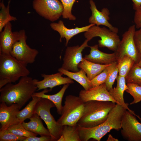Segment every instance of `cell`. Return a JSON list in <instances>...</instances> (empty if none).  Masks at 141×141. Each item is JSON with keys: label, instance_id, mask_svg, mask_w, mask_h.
I'll use <instances>...</instances> for the list:
<instances>
[{"label": "cell", "instance_id": "8992f818", "mask_svg": "<svg viewBox=\"0 0 141 141\" xmlns=\"http://www.w3.org/2000/svg\"><path fill=\"white\" fill-rule=\"evenodd\" d=\"M55 107L50 100L41 98L35 107L34 113L38 115L45 123L52 141H57L61 135L63 126H60L51 114L50 109Z\"/></svg>", "mask_w": 141, "mask_h": 141}, {"label": "cell", "instance_id": "e0dca14e", "mask_svg": "<svg viewBox=\"0 0 141 141\" xmlns=\"http://www.w3.org/2000/svg\"><path fill=\"white\" fill-rule=\"evenodd\" d=\"M63 74L60 72L56 73L47 75L45 74H41L43 78L42 80L39 81L38 80L36 82L37 87V90L49 88L51 90L56 86L66 84H72L74 82L72 79L68 77H63L62 76Z\"/></svg>", "mask_w": 141, "mask_h": 141}, {"label": "cell", "instance_id": "30bf717a", "mask_svg": "<svg viewBox=\"0 0 141 141\" xmlns=\"http://www.w3.org/2000/svg\"><path fill=\"white\" fill-rule=\"evenodd\" d=\"M20 36L13 44L10 55L18 61L26 64L34 62L39 51L31 48L26 42L27 37L24 30L20 31Z\"/></svg>", "mask_w": 141, "mask_h": 141}, {"label": "cell", "instance_id": "4316f807", "mask_svg": "<svg viewBox=\"0 0 141 141\" xmlns=\"http://www.w3.org/2000/svg\"><path fill=\"white\" fill-rule=\"evenodd\" d=\"M10 2V1H8L7 6H5L4 4V0H2L0 2V32L2 31L3 28L8 22L17 20L15 17L11 16L10 14L9 8Z\"/></svg>", "mask_w": 141, "mask_h": 141}, {"label": "cell", "instance_id": "277c9868", "mask_svg": "<svg viewBox=\"0 0 141 141\" xmlns=\"http://www.w3.org/2000/svg\"><path fill=\"white\" fill-rule=\"evenodd\" d=\"M27 64L11 55L0 54V89L7 84L15 83L20 78L30 73Z\"/></svg>", "mask_w": 141, "mask_h": 141}, {"label": "cell", "instance_id": "4fadbf2b", "mask_svg": "<svg viewBox=\"0 0 141 141\" xmlns=\"http://www.w3.org/2000/svg\"><path fill=\"white\" fill-rule=\"evenodd\" d=\"M79 96L84 102L90 101H109L117 103L107 90L105 83L87 90H81Z\"/></svg>", "mask_w": 141, "mask_h": 141}, {"label": "cell", "instance_id": "5b68a950", "mask_svg": "<svg viewBox=\"0 0 141 141\" xmlns=\"http://www.w3.org/2000/svg\"><path fill=\"white\" fill-rule=\"evenodd\" d=\"M85 102L79 96L69 95L65 97L61 116L57 121V124L63 126H75L81 117Z\"/></svg>", "mask_w": 141, "mask_h": 141}, {"label": "cell", "instance_id": "f35d334b", "mask_svg": "<svg viewBox=\"0 0 141 141\" xmlns=\"http://www.w3.org/2000/svg\"><path fill=\"white\" fill-rule=\"evenodd\" d=\"M133 9L136 10L141 6V0H132Z\"/></svg>", "mask_w": 141, "mask_h": 141}, {"label": "cell", "instance_id": "3957f363", "mask_svg": "<svg viewBox=\"0 0 141 141\" xmlns=\"http://www.w3.org/2000/svg\"><path fill=\"white\" fill-rule=\"evenodd\" d=\"M115 105V103L109 101H90L85 102L84 111L77 125L90 128L103 123Z\"/></svg>", "mask_w": 141, "mask_h": 141}, {"label": "cell", "instance_id": "7a4b0ae2", "mask_svg": "<svg viewBox=\"0 0 141 141\" xmlns=\"http://www.w3.org/2000/svg\"><path fill=\"white\" fill-rule=\"evenodd\" d=\"M126 110L122 106L116 103L109 112L106 120L103 123L90 128L78 126L81 141H87L91 139L100 141L111 130L119 131L121 128L122 119Z\"/></svg>", "mask_w": 141, "mask_h": 141}, {"label": "cell", "instance_id": "44dd1931", "mask_svg": "<svg viewBox=\"0 0 141 141\" xmlns=\"http://www.w3.org/2000/svg\"><path fill=\"white\" fill-rule=\"evenodd\" d=\"M69 85V84H64L58 92L54 95H48L45 94V93L48 92L49 91V90L46 89L41 92H34L32 96H37L42 98H46L50 100L55 105L58 114L61 115L63 108V106L62 105L63 97Z\"/></svg>", "mask_w": 141, "mask_h": 141}, {"label": "cell", "instance_id": "d6986e66", "mask_svg": "<svg viewBox=\"0 0 141 141\" xmlns=\"http://www.w3.org/2000/svg\"><path fill=\"white\" fill-rule=\"evenodd\" d=\"M98 46L97 44L90 46V53L84 58L91 62L101 64H109L116 61L115 52L111 54L104 52L98 49Z\"/></svg>", "mask_w": 141, "mask_h": 141}, {"label": "cell", "instance_id": "f1b7e54d", "mask_svg": "<svg viewBox=\"0 0 141 141\" xmlns=\"http://www.w3.org/2000/svg\"><path fill=\"white\" fill-rule=\"evenodd\" d=\"M116 63L117 61H115L111 64L91 80L90 82L91 87H96L105 83L110 72Z\"/></svg>", "mask_w": 141, "mask_h": 141}, {"label": "cell", "instance_id": "f546056e", "mask_svg": "<svg viewBox=\"0 0 141 141\" xmlns=\"http://www.w3.org/2000/svg\"><path fill=\"white\" fill-rule=\"evenodd\" d=\"M126 85L128 89L125 91L130 94L134 99L130 104L137 103L141 101V85L136 83H128Z\"/></svg>", "mask_w": 141, "mask_h": 141}, {"label": "cell", "instance_id": "8fae6325", "mask_svg": "<svg viewBox=\"0 0 141 141\" xmlns=\"http://www.w3.org/2000/svg\"><path fill=\"white\" fill-rule=\"evenodd\" d=\"M121 133L123 138L128 141H141V123L135 115L126 110L122 119Z\"/></svg>", "mask_w": 141, "mask_h": 141}, {"label": "cell", "instance_id": "ab89813d", "mask_svg": "<svg viewBox=\"0 0 141 141\" xmlns=\"http://www.w3.org/2000/svg\"><path fill=\"white\" fill-rule=\"evenodd\" d=\"M119 140L113 137L110 134H109L108 136L107 141H118Z\"/></svg>", "mask_w": 141, "mask_h": 141}, {"label": "cell", "instance_id": "9c48e42d", "mask_svg": "<svg viewBox=\"0 0 141 141\" xmlns=\"http://www.w3.org/2000/svg\"><path fill=\"white\" fill-rule=\"evenodd\" d=\"M32 7L39 15L52 22L58 19L64 11L60 0H33Z\"/></svg>", "mask_w": 141, "mask_h": 141}, {"label": "cell", "instance_id": "484cf974", "mask_svg": "<svg viewBox=\"0 0 141 141\" xmlns=\"http://www.w3.org/2000/svg\"><path fill=\"white\" fill-rule=\"evenodd\" d=\"M32 100L23 109L19 111L17 115V117L22 123L26 119H30L33 115L35 107L38 102L41 98L37 96L32 97Z\"/></svg>", "mask_w": 141, "mask_h": 141}, {"label": "cell", "instance_id": "2e32d148", "mask_svg": "<svg viewBox=\"0 0 141 141\" xmlns=\"http://www.w3.org/2000/svg\"><path fill=\"white\" fill-rule=\"evenodd\" d=\"M89 3L92 15L89 19V22L97 26L103 25L106 26L112 31L118 33L119 31L118 28L113 26L108 21L110 19V13L108 9L103 8L100 11L97 9L93 0H90Z\"/></svg>", "mask_w": 141, "mask_h": 141}, {"label": "cell", "instance_id": "7c38bea8", "mask_svg": "<svg viewBox=\"0 0 141 141\" xmlns=\"http://www.w3.org/2000/svg\"><path fill=\"white\" fill-rule=\"evenodd\" d=\"M89 41L86 39L80 46L68 47L66 49L63 58V63L61 68L72 72L78 71L79 64L82 61V51L86 47H89L88 44Z\"/></svg>", "mask_w": 141, "mask_h": 141}, {"label": "cell", "instance_id": "d6a6232c", "mask_svg": "<svg viewBox=\"0 0 141 141\" xmlns=\"http://www.w3.org/2000/svg\"><path fill=\"white\" fill-rule=\"evenodd\" d=\"M76 0H60L63 7L64 11L62 16L63 19H68L70 20H75V17L73 15L72 10L73 5Z\"/></svg>", "mask_w": 141, "mask_h": 141}, {"label": "cell", "instance_id": "d4e9b609", "mask_svg": "<svg viewBox=\"0 0 141 141\" xmlns=\"http://www.w3.org/2000/svg\"><path fill=\"white\" fill-rule=\"evenodd\" d=\"M57 141H81L77 125L63 126L61 135Z\"/></svg>", "mask_w": 141, "mask_h": 141}, {"label": "cell", "instance_id": "7402d4cb", "mask_svg": "<svg viewBox=\"0 0 141 141\" xmlns=\"http://www.w3.org/2000/svg\"><path fill=\"white\" fill-rule=\"evenodd\" d=\"M39 116L37 114H34L30 119L29 122H26L24 121L22 123V124L24 128L28 131L41 136H51L49 131L44 126Z\"/></svg>", "mask_w": 141, "mask_h": 141}, {"label": "cell", "instance_id": "5bb4252c", "mask_svg": "<svg viewBox=\"0 0 141 141\" xmlns=\"http://www.w3.org/2000/svg\"><path fill=\"white\" fill-rule=\"evenodd\" d=\"M21 108L17 104L8 106L5 103L0 104V131L7 129L10 126L20 123L17 117Z\"/></svg>", "mask_w": 141, "mask_h": 141}, {"label": "cell", "instance_id": "cb8c5ba5", "mask_svg": "<svg viewBox=\"0 0 141 141\" xmlns=\"http://www.w3.org/2000/svg\"><path fill=\"white\" fill-rule=\"evenodd\" d=\"M58 71L77 81L85 90H87L92 87L90 80L86 75L85 72L81 69L78 71L76 72H70L61 68L58 69Z\"/></svg>", "mask_w": 141, "mask_h": 141}, {"label": "cell", "instance_id": "e575fe53", "mask_svg": "<svg viewBox=\"0 0 141 141\" xmlns=\"http://www.w3.org/2000/svg\"><path fill=\"white\" fill-rule=\"evenodd\" d=\"M119 73L118 67L117 63L110 72L105 82L106 88L109 91L113 88V86L118 76Z\"/></svg>", "mask_w": 141, "mask_h": 141}, {"label": "cell", "instance_id": "ba28073f", "mask_svg": "<svg viewBox=\"0 0 141 141\" xmlns=\"http://www.w3.org/2000/svg\"><path fill=\"white\" fill-rule=\"evenodd\" d=\"M135 25L130 26L122 34V38L115 52L117 61L125 56L132 58L137 64L141 58L134 44L133 37L136 31Z\"/></svg>", "mask_w": 141, "mask_h": 141}, {"label": "cell", "instance_id": "83f0119b", "mask_svg": "<svg viewBox=\"0 0 141 141\" xmlns=\"http://www.w3.org/2000/svg\"><path fill=\"white\" fill-rule=\"evenodd\" d=\"M118 67L119 75L125 77L135 64L130 57L125 56L117 61Z\"/></svg>", "mask_w": 141, "mask_h": 141}, {"label": "cell", "instance_id": "74e56055", "mask_svg": "<svg viewBox=\"0 0 141 141\" xmlns=\"http://www.w3.org/2000/svg\"><path fill=\"white\" fill-rule=\"evenodd\" d=\"M52 141L50 136H42L40 137H36L27 138L24 141Z\"/></svg>", "mask_w": 141, "mask_h": 141}, {"label": "cell", "instance_id": "4dcf8cb0", "mask_svg": "<svg viewBox=\"0 0 141 141\" xmlns=\"http://www.w3.org/2000/svg\"><path fill=\"white\" fill-rule=\"evenodd\" d=\"M125 78L127 83H136L141 85V67L135 64Z\"/></svg>", "mask_w": 141, "mask_h": 141}, {"label": "cell", "instance_id": "1f68e13d", "mask_svg": "<svg viewBox=\"0 0 141 141\" xmlns=\"http://www.w3.org/2000/svg\"><path fill=\"white\" fill-rule=\"evenodd\" d=\"M7 129L15 135L27 138L36 137L37 135V134L26 130L21 123L12 125Z\"/></svg>", "mask_w": 141, "mask_h": 141}, {"label": "cell", "instance_id": "603a6c76", "mask_svg": "<svg viewBox=\"0 0 141 141\" xmlns=\"http://www.w3.org/2000/svg\"><path fill=\"white\" fill-rule=\"evenodd\" d=\"M111 64L96 63L83 58L82 61L78 65V67L82 69L85 72L87 77L91 80Z\"/></svg>", "mask_w": 141, "mask_h": 141}, {"label": "cell", "instance_id": "ffe728a7", "mask_svg": "<svg viewBox=\"0 0 141 141\" xmlns=\"http://www.w3.org/2000/svg\"><path fill=\"white\" fill-rule=\"evenodd\" d=\"M117 83L116 87L112 88L109 91L110 95L117 102V103L122 106L126 110L141 119L136 115L133 111L130 109L128 107V104L125 103L124 98V92L128 89L126 84L125 77L118 75L116 79Z\"/></svg>", "mask_w": 141, "mask_h": 141}, {"label": "cell", "instance_id": "9a60e30c", "mask_svg": "<svg viewBox=\"0 0 141 141\" xmlns=\"http://www.w3.org/2000/svg\"><path fill=\"white\" fill-rule=\"evenodd\" d=\"M20 36V31L13 32L12 25L10 22L5 26L0 32V54L10 55L13 46Z\"/></svg>", "mask_w": 141, "mask_h": 141}, {"label": "cell", "instance_id": "d590c367", "mask_svg": "<svg viewBox=\"0 0 141 141\" xmlns=\"http://www.w3.org/2000/svg\"><path fill=\"white\" fill-rule=\"evenodd\" d=\"M134 40L136 49L141 56V28L135 31L133 37Z\"/></svg>", "mask_w": 141, "mask_h": 141}, {"label": "cell", "instance_id": "836d02e7", "mask_svg": "<svg viewBox=\"0 0 141 141\" xmlns=\"http://www.w3.org/2000/svg\"><path fill=\"white\" fill-rule=\"evenodd\" d=\"M27 138L15 135L7 129L0 131V141H24Z\"/></svg>", "mask_w": 141, "mask_h": 141}, {"label": "cell", "instance_id": "60d3db41", "mask_svg": "<svg viewBox=\"0 0 141 141\" xmlns=\"http://www.w3.org/2000/svg\"><path fill=\"white\" fill-rule=\"evenodd\" d=\"M137 66L141 67V58L139 62L137 63L136 64Z\"/></svg>", "mask_w": 141, "mask_h": 141}, {"label": "cell", "instance_id": "6da1fadb", "mask_svg": "<svg viewBox=\"0 0 141 141\" xmlns=\"http://www.w3.org/2000/svg\"><path fill=\"white\" fill-rule=\"evenodd\" d=\"M37 80L28 76L21 77L16 84H7L0 89V102L8 105L16 104L21 108L37 89L36 84Z\"/></svg>", "mask_w": 141, "mask_h": 141}, {"label": "cell", "instance_id": "52a82bcc", "mask_svg": "<svg viewBox=\"0 0 141 141\" xmlns=\"http://www.w3.org/2000/svg\"><path fill=\"white\" fill-rule=\"evenodd\" d=\"M117 33L105 27H101L94 25L85 32L84 36L89 41L94 37H100L101 39L98 41L99 47H106L115 52L120 41Z\"/></svg>", "mask_w": 141, "mask_h": 141}, {"label": "cell", "instance_id": "8d00e7d4", "mask_svg": "<svg viewBox=\"0 0 141 141\" xmlns=\"http://www.w3.org/2000/svg\"><path fill=\"white\" fill-rule=\"evenodd\" d=\"M135 10L134 22L136 28L139 29L141 28V6Z\"/></svg>", "mask_w": 141, "mask_h": 141}, {"label": "cell", "instance_id": "ac0fdd59", "mask_svg": "<svg viewBox=\"0 0 141 141\" xmlns=\"http://www.w3.org/2000/svg\"><path fill=\"white\" fill-rule=\"evenodd\" d=\"M95 25L91 24L89 25L81 27H76L74 28L69 29L64 26L63 21L59 20L58 23L52 22L50 24L51 28L54 31H57L60 36V41L65 38L66 39V46H67L69 40L74 36L80 33L88 31L92 26Z\"/></svg>", "mask_w": 141, "mask_h": 141}]
</instances>
